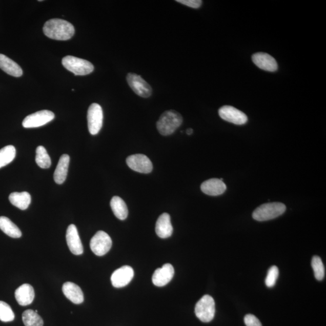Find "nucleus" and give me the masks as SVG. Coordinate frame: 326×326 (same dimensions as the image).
Segmentation results:
<instances>
[{
  "label": "nucleus",
  "instance_id": "nucleus-1",
  "mask_svg": "<svg viewBox=\"0 0 326 326\" xmlns=\"http://www.w3.org/2000/svg\"><path fill=\"white\" fill-rule=\"evenodd\" d=\"M43 32L48 38L67 40L72 38L75 30L73 25L62 19L54 18L47 21L43 27Z\"/></svg>",
  "mask_w": 326,
  "mask_h": 326
},
{
  "label": "nucleus",
  "instance_id": "nucleus-2",
  "mask_svg": "<svg viewBox=\"0 0 326 326\" xmlns=\"http://www.w3.org/2000/svg\"><path fill=\"white\" fill-rule=\"evenodd\" d=\"M182 123V117L178 112L169 110L163 113L157 124V130L162 135H171Z\"/></svg>",
  "mask_w": 326,
  "mask_h": 326
},
{
  "label": "nucleus",
  "instance_id": "nucleus-3",
  "mask_svg": "<svg viewBox=\"0 0 326 326\" xmlns=\"http://www.w3.org/2000/svg\"><path fill=\"white\" fill-rule=\"evenodd\" d=\"M286 206L281 202H271L261 205L253 213L254 219L257 221H267L277 218L286 211Z\"/></svg>",
  "mask_w": 326,
  "mask_h": 326
},
{
  "label": "nucleus",
  "instance_id": "nucleus-4",
  "mask_svg": "<svg viewBox=\"0 0 326 326\" xmlns=\"http://www.w3.org/2000/svg\"><path fill=\"white\" fill-rule=\"evenodd\" d=\"M62 64L66 69L76 76H85L92 73L94 66L87 60L78 58L73 56L64 57Z\"/></svg>",
  "mask_w": 326,
  "mask_h": 326
},
{
  "label": "nucleus",
  "instance_id": "nucleus-5",
  "mask_svg": "<svg viewBox=\"0 0 326 326\" xmlns=\"http://www.w3.org/2000/svg\"><path fill=\"white\" fill-rule=\"evenodd\" d=\"M195 314L203 322L211 321L215 314V303L214 299L206 295L200 299L195 307Z\"/></svg>",
  "mask_w": 326,
  "mask_h": 326
},
{
  "label": "nucleus",
  "instance_id": "nucleus-6",
  "mask_svg": "<svg viewBox=\"0 0 326 326\" xmlns=\"http://www.w3.org/2000/svg\"><path fill=\"white\" fill-rule=\"evenodd\" d=\"M104 114L103 108L97 104H91L87 114L88 130L91 135H96L103 127Z\"/></svg>",
  "mask_w": 326,
  "mask_h": 326
},
{
  "label": "nucleus",
  "instance_id": "nucleus-7",
  "mask_svg": "<svg viewBox=\"0 0 326 326\" xmlns=\"http://www.w3.org/2000/svg\"><path fill=\"white\" fill-rule=\"evenodd\" d=\"M112 240L110 236L103 231H98L90 241V248L98 256H103L110 250Z\"/></svg>",
  "mask_w": 326,
  "mask_h": 326
},
{
  "label": "nucleus",
  "instance_id": "nucleus-8",
  "mask_svg": "<svg viewBox=\"0 0 326 326\" xmlns=\"http://www.w3.org/2000/svg\"><path fill=\"white\" fill-rule=\"evenodd\" d=\"M55 115L52 111H40L27 116L23 121V126L25 128H38L52 121Z\"/></svg>",
  "mask_w": 326,
  "mask_h": 326
},
{
  "label": "nucleus",
  "instance_id": "nucleus-9",
  "mask_svg": "<svg viewBox=\"0 0 326 326\" xmlns=\"http://www.w3.org/2000/svg\"><path fill=\"white\" fill-rule=\"evenodd\" d=\"M127 163L129 168L141 174H149L153 169V165L150 159L144 154H135L130 156L127 159Z\"/></svg>",
  "mask_w": 326,
  "mask_h": 326
},
{
  "label": "nucleus",
  "instance_id": "nucleus-10",
  "mask_svg": "<svg viewBox=\"0 0 326 326\" xmlns=\"http://www.w3.org/2000/svg\"><path fill=\"white\" fill-rule=\"evenodd\" d=\"M127 79L129 86L138 96L145 98L151 96V87L138 74L129 73Z\"/></svg>",
  "mask_w": 326,
  "mask_h": 326
},
{
  "label": "nucleus",
  "instance_id": "nucleus-11",
  "mask_svg": "<svg viewBox=\"0 0 326 326\" xmlns=\"http://www.w3.org/2000/svg\"><path fill=\"white\" fill-rule=\"evenodd\" d=\"M219 115L223 120L234 125H242L248 121L247 115L232 106H223L219 110Z\"/></svg>",
  "mask_w": 326,
  "mask_h": 326
},
{
  "label": "nucleus",
  "instance_id": "nucleus-12",
  "mask_svg": "<svg viewBox=\"0 0 326 326\" xmlns=\"http://www.w3.org/2000/svg\"><path fill=\"white\" fill-rule=\"evenodd\" d=\"M134 276V272L131 267H122L115 270L112 274V284L115 288H123L131 282Z\"/></svg>",
  "mask_w": 326,
  "mask_h": 326
},
{
  "label": "nucleus",
  "instance_id": "nucleus-13",
  "mask_svg": "<svg viewBox=\"0 0 326 326\" xmlns=\"http://www.w3.org/2000/svg\"><path fill=\"white\" fill-rule=\"evenodd\" d=\"M66 239L68 247L71 252L74 255H81L84 253L83 243H82L76 227L74 224H71L68 227Z\"/></svg>",
  "mask_w": 326,
  "mask_h": 326
},
{
  "label": "nucleus",
  "instance_id": "nucleus-14",
  "mask_svg": "<svg viewBox=\"0 0 326 326\" xmlns=\"http://www.w3.org/2000/svg\"><path fill=\"white\" fill-rule=\"evenodd\" d=\"M174 268L171 264H164L154 272L152 276V282L155 286L162 287L165 286L174 277Z\"/></svg>",
  "mask_w": 326,
  "mask_h": 326
},
{
  "label": "nucleus",
  "instance_id": "nucleus-15",
  "mask_svg": "<svg viewBox=\"0 0 326 326\" xmlns=\"http://www.w3.org/2000/svg\"><path fill=\"white\" fill-rule=\"evenodd\" d=\"M252 60L259 69L274 72L278 69V64L273 56L266 53H257L253 54Z\"/></svg>",
  "mask_w": 326,
  "mask_h": 326
},
{
  "label": "nucleus",
  "instance_id": "nucleus-16",
  "mask_svg": "<svg viewBox=\"0 0 326 326\" xmlns=\"http://www.w3.org/2000/svg\"><path fill=\"white\" fill-rule=\"evenodd\" d=\"M201 189L207 195L219 196L226 192L227 186L220 179L212 178L203 182Z\"/></svg>",
  "mask_w": 326,
  "mask_h": 326
},
{
  "label": "nucleus",
  "instance_id": "nucleus-17",
  "mask_svg": "<svg viewBox=\"0 0 326 326\" xmlns=\"http://www.w3.org/2000/svg\"><path fill=\"white\" fill-rule=\"evenodd\" d=\"M155 232L160 238L166 239L171 236L173 233V227L171 223V216L168 213H163L159 216L156 223Z\"/></svg>",
  "mask_w": 326,
  "mask_h": 326
},
{
  "label": "nucleus",
  "instance_id": "nucleus-18",
  "mask_svg": "<svg viewBox=\"0 0 326 326\" xmlns=\"http://www.w3.org/2000/svg\"><path fill=\"white\" fill-rule=\"evenodd\" d=\"M15 295L18 304L25 307L32 303L35 298V291L31 285L23 284L16 289Z\"/></svg>",
  "mask_w": 326,
  "mask_h": 326
},
{
  "label": "nucleus",
  "instance_id": "nucleus-19",
  "mask_svg": "<svg viewBox=\"0 0 326 326\" xmlns=\"http://www.w3.org/2000/svg\"><path fill=\"white\" fill-rule=\"evenodd\" d=\"M63 292L64 295L72 303L76 304L83 303V292L76 284L72 282L64 283L63 286Z\"/></svg>",
  "mask_w": 326,
  "mask_h": 326
},
{
  "label": "nucleus",
  "instance_id": "nucleus-20",
  "mask_svg": "<svg viewBox=\"0 0 326 326\" xmlns=\"http://www.w3.org/2000/svg\"><path fill=\"white\" fill-rule=\"evenodd\" d=\"M70 158L69 155L64 154L61 156L58 164L57 165L54 173V181L58 185H62L67 178L68 170H69Z\"/></svg>",
  "mask_w": 326,
  "mask_h": 326
},
{
  "label": "nucleus",
  "instance_id": "nucleus-21",
  "mask_svg": "<svg viewBox=\"0 0 326 326\" xmlns=\"http://www.w3.org/2000/svg\"><path fill=\"white\" fill-rule=\"evenodd\" d=\"M0 69L9 75L20 77L23 75V70L14 61L9 57L0 54Z\"/></svg>",
  "mask_w": 326,
  "mask_h": 326
},
{
  "label": "nucleus",
  "instance_id": "nucleus-22",
  "mask_svg": "<svg viewBox=\"0 0 326 326\" xmlns=\"http://www.w3.org/2000/svg\"><path fill=\"white\" fill-rule=\"evenodd\" d=\"M9 199L12 205L22 210L28 208L31 203V196L27 192L12 193Z\"/></svg>",
  "mask_w": 326,
  "mask_h": 326
},
{
  "label": "nucleus",
  "instance_id": "nucleus-23",
  "mask_svg": "<svg viewBox=\"0 0 326 326\" xmlns=\"http://www.w3.org/2000/svg\"><path fill=\"white\" fill-rule=\"evenodd\" d=\"M0 229L12 238H19L22 236L21 230L8 217H0Z\"/></svg>",
  "mask_w": 326,
  "mask_h": 326
},
{
  "label": "nucleus",
  "instance_id": "nucleus-24",
  "mask_svg": "<svg viewBox=\"0 0 326 326\" xmlns=\"http://www.w3.org/2000/svg\"><path fill=\"white\" fill-rule=\"evenodd\" d=\"M110 206L114 215L120 220L127 219L128 209L127 205L119 196H115L111 200Z\"/></svg>",
  "mask_w": 326,
  "mask_h": 326
},
{
  "label": "nucleus",
  "instance_id": "nucleus-25",
  "mask_svg": "<svg viewBox=\"0 0 326 326\" xmlns=\"http://www.w3.org/2000/svg\"><path fill=\"white\" fill-rule=\"evenodd\" d=\"M16 156V149L13 146L9 145L0 149V169L10 164Z\"/></svg>",
  "mask_w": 326,
  "mask_h": 326
},
{
  "label": "nucleus",
  "instance_id": "nucleus-26",
  "mask_svg": "<svg viewBox=\"0 0 326 326\" xmlns=\"http://www.w3.org/2000/svg\"><path fill=\"white\" fill-rule=\"evenodd\" d=\"M35 161L39 167L42 169H49L52 165L50 156L43 146L36 148Z\"/></svg>",
  "mask_w": 326,
  "mask_h": 326
},
{
  "label": "nucleus",
  "instance_id": "nucleus-27",
  "mask_svg": "<svg viewBox=\"0 0 326 326\" xmlns=\"http://www.w3.org/2000/svg\"><path fill=\"white\" fill-rule=\"evenodd\" d=\"M22 318L25 326H43L44 325L42 318L35 311L29 310L24 312Z\"/></svg>",
  "mask_w": 326,
  "mask_h": 326
},
{
  "label": "nucleus",
  "instance_id": "nucleus-28",
  "mask_svg": "<svg viewBox=\"0 0 326 326\" xmlns=\"http://www.w3.org/2000/svg\"><path fill=\"white\" fill-rule=\"evenodd\" d=\"M311 264L316 279L319 281L323 280L325 276V269L321 258L317 256L312 257Z\"/></svg>",
  "mask_w": 326,
  "mask_h": 326
},
{
  "label": "nucleus",
  "instance_id": "nucleus-29",
  "mask_svg": "<svg viewBox=\"0 0 326 326\" xmlns=\"http://www.w3.org/2000/svg\"><path fill=\"white\" fill-rule=\"evenodd\" d=\"M15 314L10 305L6 302L0 301V320L3 322H11L14 320Z\"/></svg>",
  "mask_w": 326,
  "mask_h": 326
},
{
  "label": "nucleus",
  "instance_id": "nucleus-30",
  "mask_svg": "<svg viewBox=\"0 0 326 326\" xmlns=\"http://www.w3.org/2000/svg\"><path fill=\"white\" fill-rule=\"evenodd\" d=\"M279 274V271L276 266H273L270 268L267 273L266 284L268 288H272L276 283V281Z\"/></svg>",
  "mask_w": 326,
  "mask_h": 326
},
{
  "label": "nucleus",
  "instance_id": "nucleus-31",
  "mask_svg": "<svg viewBox=\"0 0 326 326\" xmlns=\"http://www.w3.org/2000/svg\"><path fill=\"white\" fill-rule=\"evenodd\" d=\"M244 322L247 326H262L259 319L252 314L247 315L244 318Z\"/></svg>",
  "mask_w": 326,
  "mask_h": 326
},
{
  "label": "nucleus",
  "instance_id": "nucleus-32",
  "mask_svg": "<svg viewBox=\"0 0 326 326\" xmlns=\"http://www.w3.org/2000/svg\"><path fill=\"white\" fill-rule=\"evenodd\" d=\"M176 2L194 9L200 8L202 3L201 0H177Z\"/></svg>",
  "mask_w": 326,
  "mask_h": 326
},
{
  "label": "nucleus",
  "instance_id": "nucleus-33",
  "mask_svg": "<svg viewBox=\"0 0 326 326\" xmlns=\"http://www.w3.org/2000/svg\"><path fill=\"white\" fill-rule=\"evenodd\" d=\"M186 132H187V134L190 135L193 134V131L192 129L189 128L188 129V130H187Z\"/></svg>",
  "mask_w": 326,
  "mask_h": 326
}]
</instances>
